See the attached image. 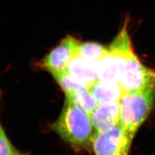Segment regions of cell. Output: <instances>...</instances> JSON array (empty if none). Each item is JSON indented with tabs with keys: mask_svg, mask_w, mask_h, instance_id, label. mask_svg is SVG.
Listing matches in <instances>:
<instances>
[{
	"mask_svg": "<svg viewBox=\"0 0 155 155\" xmlns=\"http://www.w3.org/2000/svg\"><path fill=\"white\" fill-rule=\"evenodd\" d=\"M94 133L109 130L119 124L118 102L100 103L90 114Z\"/></svg>",
	"mask_w": 155,
	"mask_h": 155,
	"instance_id": "obj_7",
	"label": "cell"
},
{
	"mask_svg": "<svg viewBox=\"0 0 155 155\" xmlns=\"http://www.w3.org/2000/svg\"><path fill=\"white\" fill-rule=\"evenodd\" d=\"M88 89L99 104L119 102L124 94V91L119 83L100 80L95 81Z\"/></svg>",
	"mask_w": 155,
	"mask_h": 155,
	"instance_id": "obj_9",
	"label": "cell"
},
{
	"mask_svg": "<svg viewBox=\"0 0 155 155\" xmlns=\"http://www.w3.org/2000/svg\"><path fill=\"white\" fill-rule=\"evenodd\" d=\"M107 47L95 42L81 43L78 55L93 62L100 60L105 54Z\"/></svg>",
	"mask_w": 155,
	"mask_h": 155,
	"instance_id": "obj_11",
	"label": "cell"
},
{
	"mask_svg": "<svg viewBox=\"0 0 155 155\" xmlns=\"http://www.w3.org/2000/svg\"><path fill=\"white\" fill-rule=\"evenodd\" d=\"M12 155H27V154H24V153H20L18 151H16Z\"/></svg>",
	"mask_w": 155,
	"mask_h": 155,
	"instance_id": "obj_14",
	"label": "cell"
},
{
	"mask_svg": "<svg viewBox=\"0 0 155 155\" xmlns=\"http://www.w3.org/2000/svg\"><path fill=\"white\" fill-rule=\"evenodd\" d=\"M119 84L124 92L155 87V70L144 66L133 53Z\"/></svg>",
	"mask_w": 155,
	"mask_h": 155,
	"instance_id": "obj_5",
	"label": "cell"
},
{
	"mask_svg": "<svg viewBox=\"0 0 155 155\" xmlns=\"http://www.w3.org/2000/svg\"><path fill=\"white\" fill-rule=\"evenodd\" d=\"M132 140L118 124L106 131L94 133L91 146L95 155H129Z\"/></svg>",
	"mask_w": 155,
	"mask_h": 155,
	"instance_id": "obj_4",
	"label": "cell"
},
{
	"mask_svg": "<svg viewBox=\"0 0 155 155\" xmlns=\"http://www.w3.org/2000/svg\"><path fill=\"white\" fill-rule=\"evenodd\" d=\"M155 87L124 92L119 101V124L132 138L149 116L154 104Z\"/></svg>",
	"mask_w": 155,
	"mask_h": 155,
	"instance_id": "obj_3",
	"label": "cell"
},
{
	"mask_svg": "<svg viewBox=\"0 0 155 155\" xmlns=\"http://www.w3.org/2000/svg\"><path fill=\"white\" fill-rule=\"evenodd\" d=\"M66 71L78 81L86 85L88 88L98 80L95 63L84 59L78 55L69 62Z\"/></svg>",
	"mask_w": 155,
	"mask_h": 155,
	"instance_id": "obj_8",
	"label": "cell"
},
{
	"mask_svg": "<svg viewBox=\"0 0 155 155\" xmlns=\"http://www.w3.org/2000/svg\"><path fill=\"white\" fill-rule=\"evenodd\" d=\"M81 42L68 36L43 59L41 66L52 74L66 71L69 62L78 55Z\"/></svg>",
	"mask_w": 155,
	"mask_h": 155,
	"instance_id": "obj_6",
	"label": "cell"
},
{
	"mask_svg": "<svg viewBox=\"0 0 155 155\" xmlns=\"http://www.w3.org/2000/svg\"><path fill=\"white\" fill-rule=\"evenodd\" d=\"M66 100L77 106L90 114L98 105L99 102L94 97L89 89H83L75 93L66 95Z\"/></svg>",
	"mask_w": 155,
	"mask_h": 155,
	"instance_id": "obj_10",
	"label": "cell"
},
{
	"mask_svg": "<svg viewBox=\"0 0 155 155\" xmlns=\"http://www.w3.org/2000/svg\"><path fill=\"white\" fill-rule=\"evenodd\" d=\"M52 75L66 95L88 88L86 85L78 81L66 71L58 73Z\"/></svg>",
	"mask_w": 155,
	"mask_h": 155,
	"instance_id": "obj_12",
	"label": "cell"
},
{
	"mask_svg": "<svg viewBox=\"0 0 155 155\" xmlns=\"http://www.w3.org/2000/svg\"><path fill=\"white\" fill-rule=\"evenodd\" d=\"M53 129L76 151L89 147L94 134L90 116L67 100Z\"/></svg>",
	"mask_w": 155,
	"mask_h": 155,
	"instance_id": "obj_1",
	"label": "cell"
},
{
	"mask_svg": "<svg viewBox=\"0 0 155 155\" xmlns=\"http://www.w3.org/2000/svg\"><path fill=\"white\" fill-rule=\"evenodd\" d=\"M125 21L121 31L107 47L104 56L95 66L98 80L120 83L127 61L133 55V48Z\"/></svg>",
	"mask_w": 155,
	"mask_h": 155,
	"instance_id": "obj_2",
	"label": "cell"
},
{
	"mask_svg": "<svg viewBox=\"0 0 155 155\" xmlns=\"http://www.w3.org/2000/svg\"><path fill=\"white\" fill-rule=\"evenodd\" d=\"M16 151L0 124V155H12Z\"/></svg>",
	"mask_w": 155,
	"mask_h": 155,
	"instance_id": "obj_13",
	"label": "cell"
}]
</instances>
